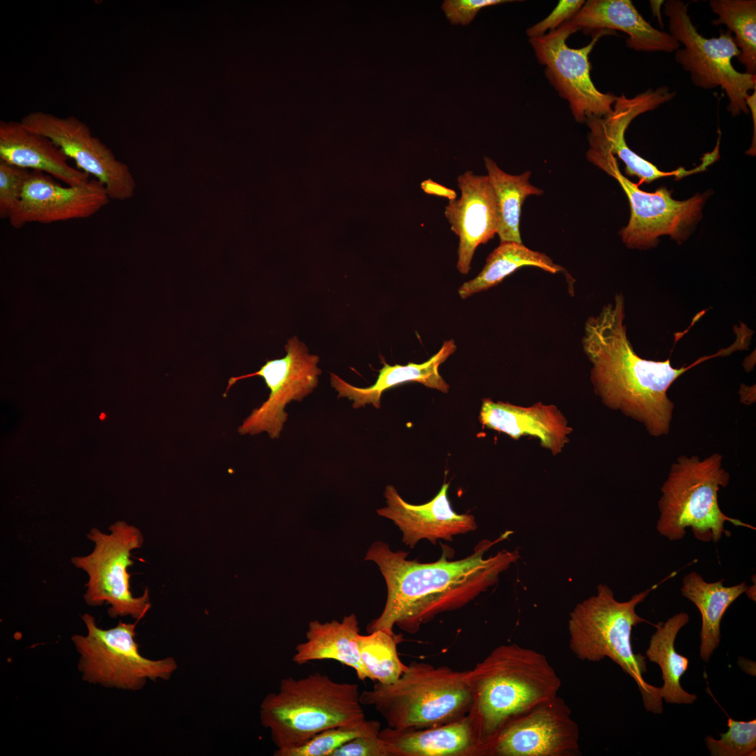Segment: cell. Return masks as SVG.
Returning a JSON list of instances; mask_svg holds the SVG:
<instances>
[{"label":"cell","instance_id":"6da1fadb","mask_svg":"<svg viewBox=\"0 0 756 756\" xmlns=\"http://www.w3.org/2000/svg\"><path fill=\"white\" fill-rule=\"evenodd\" d=\"M483 540L468 556L456 561L449 547L442 545L440 558L431 563L407 559L408 552H393L382 541L373 542L365 560L374 562L386 582L387 597L380 615L367 626L393 632L396 626L414 634L438 615L459 609L495 584L499 575L519 558L518 551L503 550L487 558L485 553L507 538Z\"/></svg>","mask_w":756,"mask_h":756},{"label":"cell","instance_id":"7a4b0ae2","mask_svg":"<svg viewBox=\"0 0 756 756\" xmlns=\"http://www.w3.org/2000/svg\"><path fill=\"white\" fill-rule=\"evenodd\" d=\"M624 318V297L619 293L585 321L582 346L592 364L595 391L607 406L642 423L651 435H666L674 410L667 395L671 384L694 366L729 355L732 349H722L690 365L674 368L670 358L659 361L640 357L627 337Z\"/></svg>","mask_w":756,"mask_h":756},{"label":"cell","instance_id":"3957f363","mask_svg":"<svg viewBox=\"0 0 756 756\" xmlns=\"http://www.w3.org/2000/svg\"><path fill=\"white\" fill-rule=\"evenodd\" d=\"M467 714L482 748L509 720L558 696L561 680L546 656L516 643L496 647L465 671Z\"/></svg>","mask_w":756,"mask_h":756},{"label":"cell","instance_id":"277c9868","mask_svg":"<svg viewBox=\"0 0 756 756\" xmlns=\"http://www.w3.org/2000/svg\"><path fill=\"white\" fill-rule=\"evenodd\" d=\"M676 573L672 572L626 601L616 600L608 585L599 584L595 595L574 607L568 623L569 648L574 655L580 660L592 662L606 657L611 659L634 680L646 710L654 714L663 711L662 687L653 686L643 678L647 671L645 657L634 652L631 631L637 624L648 622L636 613V606Z\"/></svg>","mask_w":756,"mask_h":756},{"label":"cell","instance_id":"5b68a950","mask_svg":"<svg viewBox=\"0 0 756 756\" xmlns=\"http://www.w3.org/2000/svg\"><path fill=\"white\" fill-rule=\"evenodd\" d=\"M358 685L339 682L319 672L283 678L260 706L262 725L282 751L297 748L321 732L356 724L365 718Z\"/></svg>","mask_w":756,"mask_h":756},{"label":"cell","instance_id":"8992f818","mask_svg":"<svg viewBox=\"0 0 756 756\" xmlns=\"http://www.w3.org/2000/svg\"><path fill=\"white\" fill-rule=\"evenodd\" d=\"M465 675V671L414 661L393 682H376L361 692L360 703L372 706L393 729L443 725L468 713L471 696Z\"/></svg>","mask_w":756,"mask_h":756},{"label":"cell","instance_id":"52a82bcc","mask_svg":"<svg viewBox=\"0 0 756 756\" xmlns=\"http://www.w3.org/2000/svg\"><path fill=\"white\" fill-rule=\"evenodd\" d=\"M722 463V456L715 453L703 460L682 455L672 464L658 501L656 529L660 536L677 541L690 528L696 540L718 542L724 534L731 535L724 528L726 522L755 530L721 510L718 491L730 479Z\"/></svg>","mask_w":756,"mask_h":756},{"label":"cell","instance_id":"ba28073f","mask_svg":"<svg viewBox=\"0 0 756 756\" xmlns=\"http://www.w3.org/2000/svg\"><path fill=\"white\" fill-rule=\"evenodd\" d=\"M86 634H74L71 641L79 655L78 668L83 680L104 687L128 691L141 690L148 680H168L178 664L171 657L150 659L142 656L136 642L139 622L100 628L88 613L81 616Z\"/></svg>","mask_w":756,"mask_h":756},{"label":"cell","instance_id":"9c48e42d","mask_svg":"<svg viewBox=\"0 0 756 756\" xmlns=\"http://www.w3.org/2000/svg\"><path fill=\"white\" fill-rule=\"evenodd\" d=\"M664 11L668 33L683 46L674 52L675 59L689 73L692 83L704 90L721 87L732 116L748 113L746 98L756 90V75L738 71L732 65V59L740 54L732 34L727 30L718 37H704L691 20L688 4L680 0L666 1Z\"/></svg>","mask_w":756,"mask_h":756},{"label":"cell","instance_id":"30bf717a","mask_svg":"<svg viewBox=\"0 0 756 756\" xmlns=\"http://www.w3.org/2000/svg\"><path fill=\"white\" fill-rule=\"evenodd\" d=\"M87 538L94 544L87 555L74 556L72 564L83 570L88 577L83 594L90 606H109L107 613L111 618L131 616L141 620L151 607L149 592L135 597L130 587L129 566L133 564L131 552L144 543L141 531L123 521L108 527V533L92 528Z\"/></svg>","mask_w":756,"mask_h":756},{"label":"cell","instance_id":"8fae6325","mask_svg":"<svg viewBox=\"0 0 756 756\" xmlns=\"http://www.w3.org/2000/svg\"><path fill=\"white\" fill-rule=\"evenodd\" d=\"M589 144L588 160L616 179L629 201L630 219L620 232L626 246L647 249L656 246L662 235L671 236L678 244L687 238L690 227L701 217L707 193L678 201L665 187L645 192L621 173L617 158L606 147L592 140Z\"/></svg>","mask_w":756,"mask_h":756},{"label":"cell","instance_id":"7c38bea8","mask_svg":"<svg viewBox=\"0 0 756 756\" xmlns=\"http://www.w3.org/2000/svg\"><path fill=\"white\" fill-rule=\"evenodd\" d=\"M580 30L570 20L543 36L529 38L538 62L545 66V75L560 97L566 99L578 122L589 116L610 113L617 96L599 91L591 78L589 56L598 39L610 30L594 33L592 41L580 48H570L566 40Z\"/></svg>","mask_w":756,"mask_h":756},{"label":"cell","instance_id":"4fadbf2b","mask_svg":"<svg viewBox=\"0 0 756 756\" xmlns=\"http://www.w3.org/2000/svg\"><path fill=\"white\" fill-rule=\"evenodd\" d=\"M580 732L558 696L506 722L482 748V756H579Z\"/></svg>","mask_w":756,"mask_h":756},{"label":"cell","instance_id":"5bb4252c","mask_svg":"<svg viewBox=\"0 0 756 756\" xmlns=\"http://www.w3.org/2000/svg\"><path fill=\"white\" fill-rule=\"evenodd\" d=\"M285 350V356L267 360L258 371L229 379L226 393L237 382L256 376L264 379L270 390L267 400L254 409L239 427L240 434L265 431L270 438H279L288 417L286 405L292 400L302 401L317 386L321 373L317 367L319 357L309 354L296 336L288 341Z\"/></svg>","mask_w":756,"mask_h":756},{"label":"cell","instance_id":"9a60e30c","mask_svg":"<svg viewBox=\"0 0 756 756\" xmlns=\"http://www.w3.org/2000/svg\"><path fill=\"white\" fill-rule=\"evenodd\" d=\"M26 127L53 141L77 168L92 175L105 187L111 200L130 197L134 183L127 167L89 127L75 116L59 117L35 111L20 120Z\"/></svg>","mask_w":756,"mask_h":756},{"label":"cell","instance_id":"2e32d148","mask_svg":"<svg viewBox=\"0 0 756 756\" xmlns=\"http://www.w3.org/2000/svg\"><path fill=\"white\" fill-rule=\"evenodd\" d=\"M104 186L95 178L62 186L51 176L31 170L20 201L8 220L15 228L29 223H51L86 218L110 202Z\"/></svg>","mask_w":756,"mask_h":756},{"label":"cell","instance_id":"e0dca14e","mask_svg":"<svg viewBox=\"0 0 756 756\" xmlns=\"http://www.w3.org/2000/svg\"><path fill=\"white\" fill-rule=\"evenodd\" d=\"M449 486L444 482L429 502L412 505L393 486L388 485L384 491L386 505L377 512L393 522L402 533V542L410 548L423 539L433 545L440 539L452 541L454 536L473 531L477 525L473 515L458 514L453 510L447 496Z\"/></svg>","mask_w":756,"mask_h":756},{"label":"cell","instance_id":"ac0fdd59","mask_svg":"<svg viewBox=\"0 0 756 756\" xmlns=\"http://www.w3.org/2000/svg\"><path fill=\"white\" fill-rule=\"evenodd\" d=\"M457 181L461 196L449 202L444 215L459 239L456 267L466 274L477 246L497 234L498 214L495 194L487 175H475L467 171Z\"/></svg>","mask_w":756,"mask_h":756},{"label":"cell","instance_id":"d6986e66","mask_svg":"<svg viewBox=\"0 0 756 756\" xmlns=\"http://www.w3.org/2000/svg\"><path fill=\"white\" fill-rule=\"evenodd\" d=\"M570 22L580 29L619 30L628 35L626 46L642 52H674L678 42L667 31L654 27L631 0H589Z\"/></svg>","mask_w":756,"mask_h":756},{"label":"cell","instance_id":"ffe728a7","mask_svg":"<svg viewBox=\"0 0 756 756\" xmlns=\"http://www.w3.org/2000/svg\"><path fill=\"white\" fill-rule=\"evenodd\" d=\"M69 160L53 141L28 128L21 121H0V160L43 172L66 186L89 181L90 175L71 167Z\"/></svg>","mask_w":756,"mask_h":756},{"label":"cell","instance_id":"44dd1931","mask_svg":"<svg viewBox=\"0 0 756 756\" xmlns=\"http://www.w3.org/2000/svg\"><path fill=\"white\" fill-rule=\"evenodd\" d=\"M479 421L484 426L514 439L526 435L537 437L553 454L561 451L571 430L554 406L540 402L524 407L484 398Z\"/></svg>","mask_w":756,"mask_h":756},{"label":"cell","instance_id":"7402d4cb","mask_svg":"<svg viewBox=\"0 0 756 756\" xmlns=\"http://www.w3.org/2000/svg\"><path fill=\"white\" fill-rule=\"evenodd\" d=\"M379 736L389 756H482V745L468 715L424 729L387 727L380 730Z\"/></svg>","mask_w":756,"mask_h":756},{"label":"cell","instance_id":"603a6c76","mask_svg":"<svg viewBox=\"0 0 756 756\" xmlns=\"http://www.w3.org/2000/svg\"><path fill=\"white\" fill-rule=\"evenodd\" d=\"M456 349L454 341L447 340L434 356L419 364L409 363L405 365H390L382 358L384 365L379 370L377 379L374 384L368 387L352 386L332 372L330 384L338 392V398H347L353 400L352 407L354 409L368 404L379 409L382 395L385 391L409 382H417L427 387L447 393L449 386L440 376L438 368Z\"/></svg>","mask_w":756,"mask_h":756},{"label":"cell","instance_id":"cb8c5ba5","mask_svg":"<svg viewBox=\"0 0 756 756\" xmlns=\"http://www.w3.org/2000/svg\"><path fill=\"white\" fill-rule=\"evenodd\" d=\"M359 631L358 621L354 613L345 616L341 622L312 621L304 641L295 646L293 662L302 665L316 660H335L354 669L360 681L371 680L358 650Z\"/></svg>","mask_w":756,"mask_h":756},{"label":"cell","instance_id":"d4e9b609","mask_svg":"<svg viewBox=\"0 0 756 756\" xmlns=\"http://www.w3.org/2000/svg\"><path fill=\"white\" fill-rule=\"evenodd\" d=\"M724 579L707 582L696 572L685 575L680 588L682 595L692 602L701 616L700 657L708 662L720 643V624L727 608L749 586L745 582L726 587Z\"/></svg>","mask_w":756,"mask_h":756},{"label":"cell","instance_id":"484cf974","mask_svg":"<svg viewBox=\"0 0 756 756\" xmlns=\"http://www.w3.org/2000/svg\"><path fill=\"white\" fill-rule=\"evenodd\" d=\"M690 621L686 612H679L664 623L654 625L655 633L651 636L646 656L658 664L662 673L664 685L662 699L668 704H692L697 699L682 689L680 679L689 666L687 657L678 654L675 649V640L679 631Z\"/></svg>","mask_w":756,"mask_h":756},{"label":"cell","instance_id":"4316f807","mask_svg":"<svg viewBox=\"0 0 756 756\" xmlns=\"http://www.w3.org/2000/svg\"><path fill=\"white\" fill-rule=\"evenodd\" d=\"M484 162L496 197L500 242L522 243L519 218L523 202L528 196L540 195L543 191L529 183V171L511 175L500 169L491 158L485 157Z\"/></svg>","mask_w":756,"mask_h":756},{"label":"cell","instance_id":"83f0119b","mask_svg":"<svg viewBox=\"0 0 756 756\" xmlns=\"http://www.w3.org/2000/svg\"><path fill=\"white\" fill-rule=\"evenodd\" d=\"M531 266L552 274L564 270L546 254L531 250L522 243H500L487 257L482 270L474 279L465 282L458 289V295L465 299L475 293L499 284L517 270Z\"/></svg>","mask_w":756,"mask_h":756},{"label":"cell","instance_id":"f1b7e54d","mask_svg":"<svg viewBox=\"0 0 756 756\" xmlns=\"http://www.w3.org/2000/svg\"><path fill=\"white\" fill-rule=\"evenodd\" d=\"M709 6L718 16L713 24H724L734 34L740 50L737 59L745 66V72L756 75V1L711 0Z\"/></svg>","mask_w":756,"mask_h":756},{"label":"cell","instance_id":"f546056e","mask_svg":"<svg viewBox=\"0 0 756 756\" xmlns=\"http://www.w3.org/2000/svg\"><path fill=\"white\" fill-rule=\"evenodd\" d=\"M357 643L361 661L371 680L389 684L406 670L407 665L398 656V640L394 633L377 630L368 635L359 634Z\"/></svg>","mask_w":756,"mask_h":756},{"label":"cell","instance_id":"4dcf8cb0","mask_svg":"<svg viewBox=\"0 0 756 756\" xmlns=\"http://www.w3.org/2000/svg\"><path fill=\"white\" fill-rule=\"evenodd\" d=\"M381 724L367 720L359 724L331 727L317 734L302 745L289 750L274 752V756H331L349 741L363 735L379 734Z\"/></svg>","mask_w":756,"mask_h":756},{"label":"cell","instance_id":"1f68e13d","mask_svg":"<svg viewBox=\"0 0 756 756\" xmlns=\"http://www.w3.org/2000/svg\"><path fill=\"white\" fill-rule=\"evenodd\" d=\"M727 725L728 731L720 734V740L710 736H706L705 742L710 755H755L756 720L744 722L729 718Z\"/></svg>","mask_w":756,"mask_h":756},{"label":"cell","instance_id":"d6a6232c","mask_svg":"<svg viewBox=\"0 0 756 756\" xmlns=\"http://www.w3.org/2000/svg\"><path fill=\"white\" fill-rule=\"evenodd\" d=\"M30 171L0 160L1 218H8L18 205Z\"/></svg>","mask_w":756,"mask_h":756},{"label":"cell","instance_id":"836d02e7","mask_svg":"<svg viewBox=\"0 0 756 756\" xmlns=\"http://www.w3.org/2000/svg\"><path fill=\"white\" fill-rule=\"evenodd\" d=\"M584 3L583 0H560L549 15L526 30L528 36L529 38L539 37L547 34L548 30L556 29L575 16Z\"/></svg>","mask_w":756,"mask_h":756},{"label":"cell","instance_id":"e575fe53","mask_svg":"<svg viewBox=\"0 0 756 756\" xmlns=\"http://www.w3.org/2000/svg\"><path fill=\"white\" fill-rule=\"evenodd\" d=\"M510 0H446L442 5L451 24L468 25L484 7L511 2Z\"/></svg>","mask_w":756,"mask_h":756},{"label":"cell","instance_id":"d590c367","mask_svg":"<svg viewBox=\"0 0 756 756\" xmlns=\"http://www.w3.org/2000/svg\"><path fill=\"white\" fill-rule=\"evenodd\" d=\"M331 756H389L379 734L356 737L333 752Z\"/></svg>","mask_w":756,"mask_h":756},{"label":"cell","instance_id":"8d00e7d4","mask_svg":"<svg viewBox=\"0 0 756 756\" xmlns=\"http://www.w3.org/2000/svg\"><path fill=\"white\" fill-rule=\"evenodd\" d=\"M420 186L422 190L428 195L445 197L449 201L456 199L457 195L454 190L441 185L430 178L423 181Z\"/></svg>","mask_w":756,"mask_h":756},{"label":"cell","instance_id":"74e56055","mask_svg":"<svg viewBox=\"0 0 756 756\" xmlns=\"http://www.w3.org/2000/svg\"><path fill=\"white\" fill-rule=\"evenodd\" d=\"M746 104L749 111L751 112L752 116V120L754 122V139L752 140V146L750 150L747 152L748 154H755V131H756V90L751 94H748L746 98Z\"/></svg>","mask_w":756,"mask_h":756},{"label":"cell","instance_id":"f35d334b","mask_svg":"<svg viewBox=\"0 0 756 756\" xmlns=\"http://www.w3.org/2000/svg\"><path fill=\"white\" fill-rule=\"evenodd\" d=\"M104 416H105V415L104 414H102V415L100 416V419H103L104 418Z\"/></svg>","mask_w":756,"mask_h":756}]
</instances>
